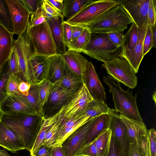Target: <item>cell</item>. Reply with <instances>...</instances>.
<instances>
[{"instance_id": "obj_56", "label": "cell", "mask_w": 156, "mask_h": 156, "mask_svg": "<svg viewBox=\"0 0 156 156\" xmlns=\"http://www.w3.org/2000/svg\"><path fill=\"white\" fill-rule=\"evenodd\" d=\"M51 156H65L61 146L53 147Z\"/></svg>"}, {"instance_id": "obj_23", "label": "cell", "mask_w": 156, "mask_h": 156, "mask_svg": "<svg viewBox=\"0 0 156 156\" xmlns=\"http://www.w3.org/2000/svg\"><path fill=\"white\" fill-rule=\"evenodd\" d=\"M84 83L82 78L74 73L65 62V68L62 77L53 84L67 90L76 92Z\"/></svg>"}, {"instance_id": "obj_57", "label": "cell", "mask_w": 156, "mask_h": 156, "mask_svg": "<svg viewBox=\"0 0 156 156\" xmlns=\"http://www.w3.org/2000/svg\"><path fill=\"white\" fill-rule=\"evenodd\" d=\"M156 26L153 27L152 30V48H156Z\"/></svg>"}, {"instance_id": "obj_3", "label": "cell", "mask_w": 156, "mask_h": 156, "mask_svg": "<svg viewBox=\"0 0 156 156\" xmlns=\"http://www.w3.org/2000/svg\"><path fill=\"white\" fill-rule=\"evenodd\" d=\"M104 82L109 88V92L112 95L115 110L120 115L129 119L142 122L137 108L136 98L137 94L133 95L129 90H124L119 82L110 76H104Z\"/></svg>"}, {"instance_id": "obj_48", "label": "cell", "mask_w": 156, "mask_h": 156, "mask_svg": "<svg viewBox=\"0 0 156 156\" xmlns=\"http://www.w3.org/2000/svg\"><path fill=\"white\" fill-rule=\"evenodd\" d=\"M63 32L64 43L68 48L71 41L72 32L70 25L64 20L63 23Z\"/></svg>"}, {"instance_id": "obj_46", "label": "cell", "mask_w": 156, "mask_h": 156, "mask_svg": "<svg viewBox=\"0 0 156 156\" xmlns=\"http://www.w3.org/2000/svg\"><path fill=\"white\" fill-rule=\"evenodd\" d=\"M150 156H156V132L154 128L148 131Z\"/></svg>"}, {"instance_id": "obj_50", "label": "cell", "mask_w": 156, "mask_h": 156, "mask_svg": "<svg viewBox=\"0 0 156 156\" xmlns=\"http://www.w3.org/2000/svg\"><path fill=\"white\" fill-rule=\"evenodd\" d=\"M30 15L41 7L42 0H22Z\"/></svg>"}, {"instance_id": "obj_27", "label": "cell", "mask_w": 156, "mask_h": 156, "mask_svg": "<svg viewBox=\"0 0 156 156\" xmlns=\"http://www.w3.org/2000/svg\"><path fill=\"white\" fill-rule=\"evenodd\" d=\"M109 125L108 114L96 116L87 133L84 147L93 142L105 130L108 128Z\"/></svg>"}, {"instance_id": "obj_7", "label": "cell", "mask_w": 156, "mask_h": 156, "mask_svg": "<svg viewBox=\"0 0 156 156\" xmlns=\"http://www.w3.org/2000/svg\"><path fill=\"white\" fill-rule=\"evenodd\" d=\"M117 0H92L65 21L69 24L83 27L97 17L117 5Z\"/></svg>"}, {"instance_id": "obj_54", "label": "cell", "mask_w": 156, "mask_h": 156, "mask_svg": "<svg viewBox=\"0 0 156 156\" xmlns=\"http://www.w3.org/2000/svg\"><path fill=\"white\" fill-rule=\"evenodd\" d=\"M31 84L28 82L22 81L18 86V89L20 93L27 96L29 93Z\"/></svg>"}, {"instance_id": "obj_59", "label": "cell", "mask_w": 156, "mask_h": 156, "mask_svg": "<svg viewBox=\"0 0 156 156\" xmlns=\"http://www.w3.org/2000/svg\"><path fill=\"white\" fill-rule=\"evenodd\" d=\"M1 110L0 109V121L1 118Z\"/></svg>"}, {"instance_id": "obj_24", "label": "cell", "mask_w": 156, "mask_h": 156, "mask_svg": "<svg viewBox=\"0 0 156 156\" xmlns=\"http://www.w3.org/2000/svg\"><path fill=\"white\" fill-rule=\"evenodd\" d=\"M64 16L46 19L50 28L58 53L62 54L66 51V46L63 38V23Z\"/></svg>"}, {"instance_id": "obj_10", "label": "cell", "mask_w": 156, "mask_h": 156, "mask_svg": "<svg viewBox=\"0 0 156 156\" xmlns=\"http://www.w3.org/2000/svg\"><path fill=\"white\" fill-rule=\"evenodd\" d=\"M75 93L52 84L48 100L43 107V116L49 117L57 114Z\"/></svg>"}, {"instance_id": "obj_45", "label": "cell", "mask_w": 156, "mask_h": 156, "mask_svg": "<svg viewBox=\"0 0 156 156\" xmlns=\"http://www.w3.org/2000/svg\"><path fill=\"white\" fill-rule=\"evenodd\" d=\"M139 147L140 152L143 156H150L148 131L141 136Z\"/></svg>"}, {"instance_id": "obj_25", "label": "cell", "mask_w": 156, "mask_h": 156, "mask_svg": "<svg viewBox=\"0 0 156 156\" xmlns=\"http://www.w3.org/2000/svg\"><path fill=\"white\" fill-rule=\"evenodd\" d=\"M13 33L0 23V69L7 62L13 45Z\"/></svg>"}, {"instance_id": "obj_13", "label": "cell", "mask_w": 156, "mask_h": 156, "mask_svg": "<svg viewBox=\"0 0 156 156\" xmlns=\"http://www.w3.org/2000/svg\"><path fill=\"white\" fill-rule=\"evenodd\" d=\"M13 25V33L20 35L26 30L30 15L22 0H5Z\"/></svg>"}, {"instance_id": "obj_39", "label": "cell", "mask_w": 156, "mask_h": 156, "mask_svg": "<svg viewBox=\"0 0 156 156\" xmlns=\"http://www.w3.org/2000/svg\"><path fill=\"white\" fill-rule=\"evenodd\" d=\"M22 81L16 75H10L7 80L6 86L8 95L21 94L19 90L18 86Z\"/></svg>"}, {"instance_id": "obj_51", "label": "cell", "mask_w": 156, "mask_h": 156, "mask_svg": "<svg viewBox=\"0 0 156 156\" xmlns=\"http://www.w3.org/2000/svg\"><path fill=\"white\" fill-rule=\"evenodd\" d=\"M53 147L43 144L37 150L34 156H51Z\"/></svg>"}, {"instance_id": "obj_36", "label": "cell", "mask_w": 156, "mask_h": 156, "mask_svg": "<svg viewBox=\"0 0 156 156\" xmlns=\"http://www.w3.org/2000/svg\"><path fill=\"white\" fill-rule=\"evenodd\" d=\"M61 121L58 119L47 132L43 144L51 147H54L57 135L59 131Z\"/></svg>"}, {"instance_id": "obj_18", "label": "cell", "mask_w": 156, "mask_h": 156, "mask_svg": "<svg viewBox=\"0 0 156 156\" xmlns=\"http://www.w3.org/2000/svg\"><path fill=\"white\" fill-rule=\"evenodd\" d=\"M147 26L141 29L138 28V40L136 45L132 50L121 48L119 57L126 59L134 69L136 73L144 57L143 54V43Z\"/></svg>"}, {"instance_id": "obj_12", "label": "cell", "mask_w": 156, "mask_h": 156, "mask_svg": "<svg viewBox=\"0 0 156 156\" xmlns=\"http://www.w3.org/2000/svg\"><path fill=\"white\" fill-rule=\"evenodd\" d=\"M108 114L109 117L108 128L111 130L123 156H128L130 144L127 128L115 109L109 108Z\"/></svg>"}, {"instance_id": "obj_53", "label": "cell", "mask_w": 156, "mask_h": 156, "mask_svg": "<svg viewBox=\"0 0 156 156\" xmlns=\"http://www.w3.org/2000/svg\"><path fill=\"white\" fill-rule=\"evenodd\" d=\"M58 11L62 14L64 10L63 0H47Z\"/></svg>"}, {"instance_id": "obj_20", "label": "cell", "mask_w": 156, "mask_h": 156, "mask_svg": "<svg viewBox=\"0 0 156 156\" xmlns=\"http://www.w3.org/2000/svg\"><path fill=\"white\" fill-rule=\"evenodd\" d=\"M0 146L13 153L25 149L23 142L18 134L0 121Z\"/></svg>"}, {"instance_id": "obj_40", "label": "cell", "mask_w": 156, "mask_h": 156, "mask_svg": "<svg viewBox=\"0 0 156 156\" xmlns=\"http://www.w3.org/2000/svg\"><path fill=\"white\" fill-rule=\"evenodd\" d=\"M46 20L43 15L41 7L30 15V18L27 27L29 28L37 26Z\"/></svg>"}, {"instance_id": "obj_42", "label": "cell", "mask_w": 156, "mask_h": 156, "mask_svg": "<svg viewBox=\"0 0 156 156\" xmlns=\"http://www.w3.org/2000/svg\"><path fill=\"white\" fill-rule=\"evenodd\" d=\"M153 27L147 25L143 43V54L144 56L152 48V30Z\"/></svg>"}, {"instance_id": "obj_43", "label": "cell", "mask_w": 156, "mask_h": 156, "mask_svg": "<svg viewBox=\"0 0 156 156\" xmlns=\"http://www.w3.org/2000/svg\"><path fill=\"white\" fill-rule=\"evenodd\" d=\"M111 42L118 48H121L124 44L125 37L121 33L111 32L106 33Z\"/></svg>"}, {"instance_id": "obj_1", "label": "cell", "mask_w": 156, "mask_h": 156, "mask_svg": "<svg viewBox=\"0 0 156 156\" xmlns=\"http://www.w3.org/2000/svg\"><path fill=\"white\" fill-rule=\"evenodd\" d=\"M42 117L39 114H9L1 112L0 121L18 134L25 149L30 152L40 131Z\"/></svg>"}, {"instance_id": "obj_22", "label": "cell", "mask_w": 156, "mask_h": 156, "mask_svg": "<svg viewBox=\"0 0 156 156\" xmlns=\"http://www.w3.org/2000/svg\"><path fill=\"white\" fill-rule=\"evenodd\" d=\"M119 116L126 125L130 144H133L140 152L139 141L141 135L148 131L143 122H141L126 118L119 113Z\"/></svg>"}, {"instance_id": "obj_19", "label": "cell", "mask_w": 156, "mask_h": 156, "mask_svg": "<svg viewBox=\"0 0 156 156\" xmlns=\"http://www.w3.org/2000/svg\"><path fill=\"white\" fill-rule=\"evenodd\" d=\"M92 119L82 113L68 119L59 120L61 123L54 147L61 146L71 134Z\"/></svg>"}, {"instance_id": "obj_55", "label": "cell", "mask_w": 156, "mask_h": 156, "mask_svg": "<svg viewBox=\"0 0 156 156\" xmlns=\"http://www.w3.org/2000/svg\"><path fill=\"white\" fill-rule=\"evenodd\" d=\"M128 156H143L133 144L129 146Z\"/></svg>"}, {"instance_id": "obj_14", "label": "cell", "mask_w": 156, "mask_h": 156, "mask_svg": "<svg viewBox=\"0 0 156 156\" xmlns=\"http://www.w3.org/2000/svg\"><path fill=\"white\" fill-rule=\"evenodd\" d=\"M0 109L1 112L5 114H39L22 94L8 95L0 105Z\"/></svg>"}, {"instance_id": "obj_8", "label": "cell", "mask_w": 156, "mask_h": 156, "mask_svg": "<svg viewBox=\"0 0 156 156\" xmlns=\"http://www.w3.org/2000/svg\"><path fill=\"white\" fill-rule=\"evenodd\" d=\"M13 46L18 62V73L16 76L22 81L29 83L28 71L30 58L34 50L26 31L14 41Z\"/></svg>"}, {"instance_id": "obj_11", "label": "cell", "mask_w": 156, "mask_h": 156, "mask_svg": "<svg viewBox=\"0 0 156 156\" xmlns=\"http://www.w3.org/2000/svg\"><path fill=\"white\" fill-rule=\"evenodd\" d=\"M96 117L77 129L62 143L61 146L65 156H78L84 147L87 133Z\"/></svg>"}, {"instance_id": "obj_35", "label": "cell", "mask_w": 156, "mask_h": 156, "mask_svg": "<svg viewBox=\"0 0 156 156\" xmlns=\"http://www.w3.org/2000/svg\"><path fill=\"white\" fill-rule=\"evenodd\" d=\"M10 75L7 62L0 69V105L8 96L6 86Z\"/></svg>"}, {"instance_id": "obj_58", "label": "cell", "mask_w": 156, "mask_h": 156, "mask_svg": "<svg viewBox=\"0 0 156 156\" xmlns=\"http://www.w3.org/2000/svg\"><path fill=\"white\" fill-rule=\"evenodd\" d=\"M0 156H11L8 152L4 149H0Z\"/></svg>"}, {"instance_id": "obj_49", "label": "cell", "mask_w": 156, "mask_h": 156, "mask_svg": "<svg viewBox=\"0 0 156 156\" xmlns=\"http://www.w3.org/2000/svg\"><path fill=\"white\" fill-rule=\"evenodd\" d=\"M78 156H99L94 142L84 147Z\"/></svg>"}, {"instance_id": "obj_6", "label": "cell", "mask_w": 156, "mask_h": 156, "mask_svg": "<svg viewBox=\"0 0 156 156\" xmlns=\"http://www.w3.org/2000/svg\"><path fill=\"white\" fill-rule=\"evenodd\" d=\"M102 66L114 79L131 89L137 84L136 73L127 60L122 57L115 58L103 62Z\"/></svg>"}, {"instance_id": "obj_38", "label": "cell", "mask_w": 156, "mask_h": 156, "mask_svg": "<svg viewBox=\"0 0 156 156\" xmlns=\"http://www.w3.org/2000/svg\"><path fill=\"white\" fill-rule=\"evenodd\" d=\"M43 15L45 19L57 18L63 16L50 4L47 0H42L41 5Z\"/></svg>"}, {"instance_id": "obj_26", "label": "cell", "mask_w": 156, "mask_h": 156, "mask_svg": "<svg viewBox=\"0 0 156 156\" xmlns=\"http://www.w3.org/2000/svg\"><path fill=\"white\" fill-rule=\"evenodd\" d=\"M49 68L47 80L53 84L62 77L65 61L62 54H57L48 57Z\"/></svg>"}, {"instance_id": "obj_16", "label": "cell", "mask_w": 156, "mask_h": 156, "mask_svg": "<svg viewBox=\"0 0 156 156\" xmlns=\"http://www.w3.org/2000/svg\"><path fill=\"white\" fill-rule=\"evenodd\" d=\"M48 57L36 54L34 51L30 58L28 71L29 83L31 84H39L47 80L49 68Z\"/></svg>"}, {"instance_id": "obj_5", "label": "cell", "mask_w": 156, "mask_h": 156, "mask_svg": "<svg viewBox=\"0 0 156 156\" xmlns=\"http://www.w3.org/2000/svg\"><path fill=\"white\" fill-rule=\"evenodd\" d=\"M121 48L115 46L106 33H91L90 42L83 52L91 58L103 62L120 57Z\"/></svg>"}, {"instance_id": "obj_4", "label": "cell", "mask_w": 156, "mask_h": 156, "mask_svg": "<svg viewBox=\"0 0 156 156\" xmlns=\"http://www.w3.org/2000/svg\"><path fill=\"white\" fill-rule=\"evenodd\" d=\"M26 32L36 54L50 57L58 54L48 24L46 21L29 28Z\"/></svg>"}, {"instance_id": "obj_29", "label": "cell", "mask_w": 156, "mask_h": 156, "mask_svg": "<svg viewBox=\"0 0 156 156\" xmlns=\"http://www.w3.org/2000/svg\"><path fill=\"white\" fill-rule=\"evenodd\" d=\"M92 0H63L64 17L68 19L78 12Z\"/></svg>"}, {"instance_id": "obj_41", "label": "cell", "mask_w": 156, "mask_h": 156, "mask_svg": "<svg viewBox=\"0 0 156 156\" xmlns=\"http://www.w3.org/2000/svg\"><path fill=\"white\" fill-rule=\"evenodd\" d=\"M8 66L11 75H17L18 73V62L15 48L13 47L7 62Z\"/></svg>"}, {"instance_id": "obj_2", "label": "cell", "mask_w": 156, "mask_h": 156, "mask_svg": "<svg viewBox=\"0 0 156 156\" xmlns=\"http://www.w3.org/2000/svg\"><path fill=\"white\" fill-rule=\"evenodd\" d=\"M133 23L123 7L117 5L105 12L83 27L91 33L122 32Z\"/></svg>"}, {"instance_id": "obj_33", "label": "cell", "mask_w": 156, "mask_h": 156, "mask_svg": "<svg viewBox=\"0 0 156 156\" xmlns=\"http://www.w3.org/2000/svg\"><path fill=\"white\" fill-rule=\"evenodd\" d=\"M0 23L9 31L13 33L12 24L10 13L5 0H0Z\"/></svg>"}, {"instance_id": "obj_21", "label": "cell", "mask_w": 156, "mask_h": 156, "mask_svg": "<svg viewBox=\"0 0 156 156\" xmlns=\"http://www.w3.org/2000/svg\"><path fill=\"white\" fill-rule=\"evenodd\" d=\"M65 62L76 74L84 79L89 61L81 52L72 50H68L62 54Z\"/></svg>"}, {"instance_id": "obj_32", "label": "cell", "mask_w": 156, "mask_h": 156, "mask_svg": "<svg viewBox=\"0 0 156 156\" xmlns=\"http://www.w3.org/2000/svg\"><path fill=\"white\" fill-rule=\"evenodd\" d=\"M138 34V27L134 23H133L129 29L124 35L125 40L123 45L121 48L129 50H133L137 43Z\"/></svg>"}, {"instance_id": "obj_15", "label": "cell", "mask_w": 156, "mask_h": 156, "mask_svg": "<svg viewBox=\"0 0 156 156\" xmlns=\"http://www.w3.org/2000/svg\"><path fill=\"white\" fill-rule=\"evenodd\" d=\"M117 1L123 7L140 29L147 26V12L150 0H122Z\"/></svg>"}, {"instance_id": "obj_31", "label": "cell", "mask_w": 156, "mask_h": 156, "mask_svg": "<svg viewBox=\"0 0 156 156\" xmlns=\"http://www.w3.org/2000/svg\"><path fill=\"white\" fill-rule=\"evenodd\" d=\"M91 35V33L89 30L84 27L81 35L76 40L71 42L68 50H72L83 53L90 42Z\"/></svg>"}, {"instance_id": "obj_52", "label": "cell", "mask_w": 156, "mask_h": 156, "mask_svg": "<svg viewBox=\"0 0 156 156\" xmlns=\"http://www.w3.org/2000/svg\"><path fill=\"white\" fill-rule=\"evenodd\" d=\"M69 25L71 26L72 32V41L76 40L81 35L84 30V27L79 26Z\"/></svg>"}, {"instance_id": "obj_37", "label": "cell", "mask_w": 156, "mask_h": 156, "mask_svg": "<svg viewBox=\"0 0 156 156\" xmlns=\"http://www.w3.org/2000/svg\"><path fill=\"white\" fill-rule=\"evenodd\" d=\"M39 84H31L28 94L26 97L28 101L34 106L39 115L42 116L41 113L39 103Z\"/></svg>"}, {"instance_id": "obj_28", "label": "cell", "mask_w": 156, "mask_h": 156, "mask_svg": "<svg viewBox=\"0 0 156 156\" xmlns=\"http://www.w3.org/2000/svg\"><path fill=\"white\" fill-rule=\"evenodd\" d=\"M58 117V112L51 116L42 117L40 131L33 147L30 151L31 156H35L37 150L43 144L47 132L57 121Z\"/></svg>"}, {"instance_id": "obj_34", "label": "cell", "mask_w": 156, "mask_h": 156, "mask_svg": "<svg viewBox=\"0 0 156 156\" xmlns=\"http://www.w3.org/2000/svg\"><path fill=\"white\" fill-rule=\"evenodd\" d=\"M39 85V96L41 115H43V107L49 97L52 84L47 80H45Z\"/></svg>"}, {"instance_id": "obj_9", "label": "cell", "mask_w": 156, "mask_h": 156, "mask_svg": "<svg viewBox=\"0 0 156 156\" xmlns=\"http://www.w3.org/2000/svg\"><path fill=\"white\" fill-rule=\"evenodd\" d=\"M93 99L84 83L58 112V120H65L82 113Z\"/></svg>"}, {"instance_id": "obj_47", "label": "cell", "mask_w": 156, "mask_h": 156, "mask_svg": "<svg viewBox=\"0 0 156 156\" xmlns=\"http://www.w3.org/2000/svg\"><path fill=\"white\" fill-rule=\"evenodd\" d=\"M106 156H123L121 150L112 133L109 149Z\"/></svg>"}, {"instance_id": "obj_30", "label": "cell", "mask_w": 156, "mask_h": 156, "mask_svg": "<svg viewBox=\"0 0 156 156\" xmlns=\"http://www.w3.org/2000/svg\"><path fill=\"white\" fill-rule=\"evenodd\" d=\"M111 130H105L94 141L99 156H106L109 149L112 136Z\"/></svg>"}, {"instance_id": "obj_44", "label": "cell", "mask_w": 156, "mask_h": 156, "mask_svg": "<svg viewBox=\"0 0 156 156\" xmlns=\"http://www.w3.org/2000/svg\"><path fill=\"white\" fill-rule=\"evenodd\" d=\"M156 1L150 0L148 10L147 25L153 27L156 26Z\"/></svg>"}, {"instance_id": "obj_17", "label": "cell", "mask_w": 156, "mask_h": 156, "mask_svg": "<svg viewBox=\"0 0 156 156\" xmlns=\"http://www.w3.org/2000/svg\"><path fill=\"white\" fill-rule=\"evenodd\" d=\"M84 83L93 99L105 102V89L100 81L92 63L89 61L84 79Z\"/></svg>"}]
</instances>
